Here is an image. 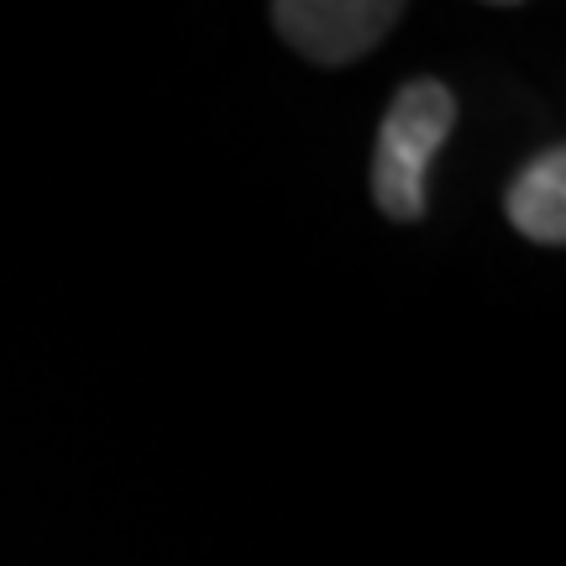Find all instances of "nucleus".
Wrapping results in <instances>:
<instances>
[{
    "label": "nucleus",
    "instance_id": "nucleus-1",
    "mask_svg": "<svg viewBox=\"0 0 566 566\" xmlns=\"http://www.w3.org/2000/svg\"><path fill=\"white\" fill-rule=\"evenodd\" d=\"M457 126V101L441 80H409L388 105L378 142H373V205L394 221H424V184L430 163L441 158L446 137Z\"/></svg>",
    "mask_w": 566,
    "mask_h": 566
},
{
    "label": "nucleus",
    "instance_id": "nucleus-2",
    "mask_svg": "<svg viewBox=\"0 0 566 566\" xmlns=\"http://www.w3.org/2000/svg\"><path fill=\"white\" fill-rule=\"evenodd\" d=\"M399 17H405L399 0H279L273 6L279 38L321 69L363 59L367 48H378L394 32Z\"/></svg>",
    "mask_w": 566,
    "mask_h": 566
},
{
    "label": "nucleus",
    "instance_id": "nucleus-3",
    "mask_svg": "<svg viewBox=\"0 0 566 566\" xmlns=\"http://www.w3.org/2000/svg\"><path fill=\"white\" fill-rule=\"evenodd\" d=\"M504 210L525 242H541V247L566 242V153L562 147L535 153L514 174V184H509V195H504Z\"/></svg>",
    "mask_w": 566,
    "mask_h": 566
}]
</instances>
